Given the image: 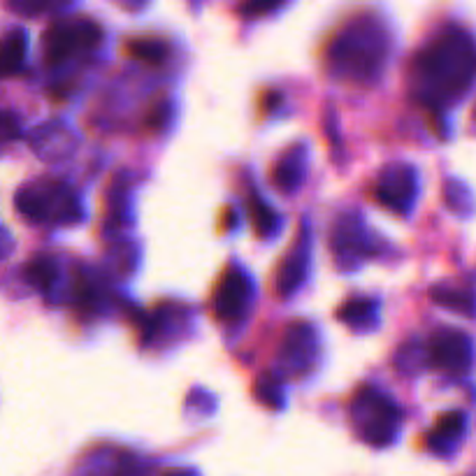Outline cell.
I'll use <instances>...</instances> for the list:
<instances>
[{
  "label": "cell",
  "instance_id": "15",
  "mask_svg": "<svg viewBox=\"0 0 476 476\" xmlns=\"http://www.w3.org/2000/svg\"><path fill=\"white\" fill-rule=\"evenodd\" d=\"M432 302H437L444 309H451V312L465 314V316L474 318L476 316V293L467 286L458 284H437L430 289Z\"/></svg>",
  "mask_w": 476,
  "mask_h": 476
},
{
  "label": "cell",
  "instance_id": "2",
  "mask_svg": "<svg viewBox=\"0 0 476 476\" xmlns=\"http://www.w3.org/2000/svg\"><path fill=\"white\" fill-rule=\"evenodd\" d=\"M391 54V33L381 17L363 12L346 19L328 40L324 61L334 80L369 86L381 77Z\"/></svg>",
  "mask_w": 476,
  "mask_h": 476
},
{
  "label": "cell",
  "instance_id": "7",
  "mask_svg": "<svg viewBox=\"0 0 476 476\" xmlns=\"http://www.w3.org/2000/svg\"><path fill=\"white\" fill-rule=\"evenodd\" d=\"M426 356L430 368L446 375H465L474 363V344L463 330L437 328L426 342Z\"/></svg>",
  "mask_w": 476,
  "mask_h": 476
},
{
  "label": "cell",
  "instance_id": "17",
  "mask_svg": "<svg viewBox=\"0 0 476 476\" xmlns=\"http://www.w3.org/2000/svg\"><path fill=\"white\" fill-rule=\"evenodd\" d=\"M124 51L135 61H143L149 68L163 65L168 56V45L159 38H147V35H133L124 40Z\"/></svg>",
  "mask_w": 476,
  "mask_h": 476
},
{
  "label": "cell",
  "instance_id": "4",
  "mask_svg": "<svg viewBox=\"0 0 476 476\" xmlns=\"http://www.w3.org/2000/svg\"><path fill=\"white\" fill-rule=\"evenodd\" d=\"M17 212L30 221L70 223L82 219V207L77 193L68 184L56 179H38L17 193Z\"/></svg>",
  "mask_w": 476,
  "mask_h": 476
},
{
  "label": "cell",
  "instance_id": "16",
  "mask_svg": "<svg viewBox=\"0 0 476 476\" xmlns=\"http://www.w3.org/2000/svg\"><path fill=\"white\" fill-rule=\"evenodd\" d=\"M23 277H26V281H29L35 290H40L42 295H51L58 286L56 258L49 254L33 255V258L23 265Z\"/></svg>",
  "mask_w": 476,
  "mask_h": 476
},
{
  "label": "cell",
  "instance_id": "5",
  "mask_svg": "<svg viewBox=\"0 0 476 476\" xmlns=\"http://www.w3.org/2000/svg\"><path fill=\"white\" fill-rule=\"evenodd\" d=\"M102 40L100 23L91 17H58L42 33V56L47 65H63L89 54Z\"/></svg>",
  "mask_w": 476,
  "mask_h": 476
},
{
  "label": "cell",
  "instance_id": "20",
  "mask_svg": "<svg viewBox=\"0 0 476 476\" xmlns=\"http://www.w3.org/2000/svg\"><path fill=\"white\" fill-rule=\"evenodd\" d=\"M281 388H279V379H274V376L265 375L258 379V384H255V397L261 400V402L270 404V407H279L281 404Z\"/></svg>",
  "mask_w": 476,
  "mask_h": 476
},
{
  "label": "cell",
  "instance_id": "14",
  "mask_svg": "<svg viewBox=\"0 0 476 476\" xmlns=\"http://www.w3.org/2000/svg\"><path fill=\"white\" fill-rule=\"evenodd\" d=\"M337 321L349 325L351 330H372L379 324V302L365 300V298H351V300L342 302L334 312Z\"/></svg>",
  "mask_w": 476,
  "mask_h": 476
},
{
  "label": "cell",
  "instance_id": "13",
  "mask_svg": "<svg viewBox=\"0 0 476 476\" xmlns=\"http://www.w3.org/2000/svg\"><path fill=\"white\" fill-rule=\"evenodd\" d=\"M307 168V149L305 144H293L286 149L273 165V184L284 193H293L298 184L302 182Z\"/></svg>",
  "mask_w": 476,
  "mask_h": 476
},
{
  "label": "cell",
  "instance_id": "11",
  "mask_svg": "<svg viewBox=\"0 0 476 476\" xmlns=\"http://www.w3.org/2000/svg\"><path fill=\"white\" fill-rule=\"evenodd\" d=\"M309 251H312V244H309V230L302 223L300 230L295 233L293 242H290L289 249L284 251L281 261L277 265V277H274V284H277V293L281 298H289L295 289H300L302 281L307 279L309 273Z\"/></svg>",
  "mask_w": 476,
  "mask_h": 476
},
{
  "label": "cell",
  "instance_id": "10",
  "mask_svg": "<svg viewBox=\"0 0 476 476\" xmlns=\"http://www.w3.org/2000/svg\"><path fill=\"white\" fill-rule=\"evenodd\" d=\"M318 353V337L312 324L307 321H293L286 325L281 344H279L277 360H279V375L281 376H298L307 375L316 363Z\"/></svg>",
  "mask_w": 476,
  "mask_h": 476
},
{
  "label": "cell",
  "instance_id": "9",
  "mask_svg": "<svg viewBox=\"0 0 476 476\" xmlns=\"http://www.w3.org/2000/svg\"><path fill=\"white\" fill-rule=\"evenodd\" d=\"M254 298L249 274L238 265H228L212 290V314L219 324H235L247 314Z\"/></svg>",
  "mask_w": 476,
  "mask_h": 476
},
{
  "label": "cell",
  "instance_id": "19",
  "mask_svg": "<svg viewBox=\"0 0 476 476\" xmlns=\"http://www.w3.org/2000/svg\"><path fill=\"white\" fill-rule=\"evenodd\" d=\"M247 210H249V219L251 223H254V230L261 235V238H270V235L277 233L281 216H279L258 193H249Z\"/></svg>",
  "mask_w": 476,
  "mask_h": 476
},
{
  "label": "cell",
  "instance_id": "21",
  "mask_svg": "<svg viewBox=\"0 0 476 476\" xmlns=\"http://www.w3.org/2000/svg\"><path fill=\"white\" fill-rule=\"evenodd\" d=\"M277 7H279L277 3H251V5L239 7V12L247 14V17H251V14H267V12H274Z\"/></svg>",
  "mask_w": 476,
  "mask_h": 476
},
{
  "label": "cell",
  "instance_id": "8",
  "mask_svg": "<svg viewBox=\"0 0 476 476\" xmlns=\"http://www.w3.org/2000/svg\"><path fill=\"white\" fill-rule=\"evenodd\" d=\"M372 193H375L376 203L384 204L385 210H391L397 216H407L419 193V175H416L414 165L400 163V160L384 165L376 175Z\"/></svg>",
  "mask_w": 476,
  "mask_h": 476
},
{
  "label": "cell",
  "instance_id": "22",
  "mask_svg": "<svg viewBox=\"0 0 476 476\" xmlns=\"http://www.w3.org/2000/svg\"><path fill=\"white\" fill-rule=\"evenodd\" d=\"M160 476H198L193 470H184V467H172V470H165Z\"/></svg>",
  "mask_w": 476,
  "mask_h": 476
},
{
  "label": "cell",
  "instance_id": "12",
  "mask_svg": "<svg viewBox=\"0 0 476 476\" xmlns=\"http://www.w3.org/2000/svg\"><path fill=\"white\" fill-rule=\"evenodd\" d=\"M465 426L467 419L460 409L444 411V414L437 416L432 430L428 432V448L437 455H448L465 435Z\"/></svg>",
  "mask_w": 476,
  "mask_h": 476
},
{
  "label": "cell",
  "instance_id": "1",
  "mask_svg": "<svg viewBox=\"0 0 476 476\" xmlns=\"http://www.w3.org/2000/svg\"><path fill=\"white\" fill-rule=\"evenodd\" d=\"M476 80V45L458 26H446L416 49L409 63L411 96L439 112L458 100Z\"/></svg>",
  "mask_w": 476,
  "mask_h": 476
},
{
  "label": "cell",
  "instance_id": "3",
  "mask_svg": "<svg viewBox=\"0 0 476 476\" xmlns=\"http://www.w3.org/2000/svg\"><path fill=\"white\" fill-rule=\"evenodd\" d=\"M404 414L391 395L376 385H358L351 400V423L356 435L369 446H385L397 437Z\"/></svg>",
  "mask_w": 476,
  "mask_h": 476
},
{
  "label": "cell",
  "instance_id": "6",
  "mask_svg": "<svg viewBox=\"0 0 476 476\" xmlns=\"http://www.w3.org/2000/svg\"><path fill=\"white\" fill-rule=\"evenodd\" d=\"M330 247L333 254L337 258V265L342 270L356 265L360 258H372V255L381 254L384 239L376 238V233H372L365 226L363 216L358 212H346L342 214L337 221L333 223V233H330Z\"/></svg>",
  "mask_w": 476,
  "mask_h": 476
},
{
  "label": "cell",
  "instance_id": "18",
  "mask_svg": "<svg viewBox=\"0 0 476 476\" xmlns=\"http://www.w3.org/2000/svg\"><path fill=\"white\" fill-rule=\"evenodd\" d=\"M26 49H29V38H26V30L14 26L5 33L3 38V47H0V56H3V73L14 74L17 70H22L23 58H26Z\"/></svg>",
  "mask_w": 476,
  "mask_h": 476
}]
</instances>
